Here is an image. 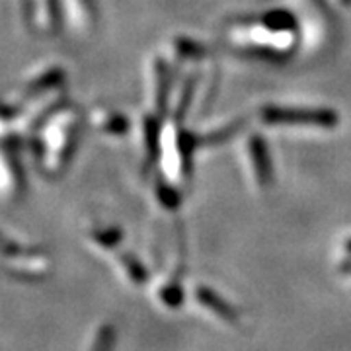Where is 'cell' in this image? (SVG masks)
<instances>
[{
    "mask_svg": "<svg viewBox=\"0 0 351 351\" xmlns=\"http://www.w3.org/2000/svg\"><path fill=\"white\" fill-rule=\"evenodd\" d=\"M226 41L234 49L260 57H287L297 45V24L287 10L263 14L260 20H239L226 27Z\"/></svg>",
    "mask_w": 351,
    "mask_h": 351,
    "instance_id": "cell-1",
    "label": "cell"
},
{
    "mask_svg": "<svg viewBox=\"0 0 351 351\" xmlns=\"http://www.w3.org/2000/svg\"><path fill=\"white\" fill-rule=\"evenodd\" d=\"M260 119L269 127L291 129H334L338 127V113L328 108H293V106H265Z\"/></svg>",
    "mask_w": 351,
    "mask_h": 351,
    "instance_id": "cell-2",
    "label": "cell"
},
{
    "mask_svg": "<svg viewBox=\"0 0 351 351\" xmlns=\"http://www.w3.org/2000/svg\"><path fill=\"white\" fill-rule=\"evenodd\" d=\"M151 104L152 112L162 113L170 98V66L162 57H156L151 66Z\"/></svg>",
    "mask_w": 351,
    "mask_h": 351,
    "instance_id": "cell-5",
    "label": "cell"
},
{
    "mask_svg": "<svg viewBox=\"0 0 351 351\" xmlns=\"http://www.w3.org/2000/svg\"><path fill=\"white\" fill-rule=\"evenodd\" d=\"M94 123L108 135H125L129 131V121L121 113H98L94 115Z\"/></svg>",
    "mask_w": 351,
    "mask_h": 351,
    "instance_id": "cell-7",
    "label": "cell"
},
{
    "mask_svg": "<svg viewBox=\"0 0 351 351\" xmlns=\"http://www.w3.org/2000/svg\"><path fill=\"white\" fill-rule=\"evenodd\" d=\"M244 156H246V168L254 178V182L260 186H267L274 178V164H271V156L262 135L246 137Z\"/></svg>",
    "mask_w": 351,
    "mask_h": 351,
    "instance_id": "cell-4",
    "label": "cell"
},
{
    "mask_svg": "<svg viewBox=\"0 0 351 351\" xmlns=\"http://www.w3.org/2000/svg\"><path fill=\"white\" fill-rule=\"evenodd\" d=\"M47 158L51 166H59L69 156L71 145L76 138V115L73 112H63L57 115L55 123L47 131Z\"/></svg>",
    "mask_w": 351,
    "mask_h": 351,
    "instance_id": "cell-3",
    "label": "cell"
},
{
    "mask_svg": "<svg viewBox=\"0 0 351 351\" xmlns=\"http://www.w3.org/2000/svg\"><path fill=\"white\" fill-rule=\"evenodd\" d=\"M240 127H242L240 119H237V121H221L213 129H203L199 133H195L193 138H195L197 147H213V145H221V143H225L226 138L237 135Z\"/></svg>",
    "mask_w": 351,
    "mask_h": 351,
    "instance_id": "cell-6",
    "label": "cell"
}]
</instances>
